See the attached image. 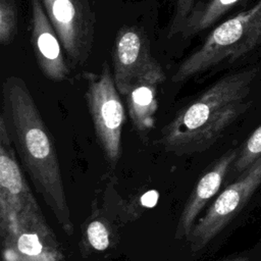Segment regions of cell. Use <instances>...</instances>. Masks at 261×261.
Instances as JSON below:
<instances>
[{
  "label": "cell",
  "instance_id": "16",
  "mask_svg": "<svg viewBox=\"0 0 261 261\" xmlns=\"http://www.w3.org/2000/svg\"><path fill=\"white\" fill-rule=\"evenodd\" d=\"M86 240L92 249L106 250L110 244V231L106 223L99 219L92 220L86 229Z\"/></svg>",
  "mask_w": 261,
  "mask_h": 261
},
{
  "label": "cell",
  "instance_id": "4",
  "mask_svg": "<svg viewBox=\"0 0 261 261\" xmlns=\"http://www.w3.org/2000/svg\"><path fill=\"white\" fill-rule=\"evenodd\" d=\"M86 99L95 133L107 161L115 166L121 147V133L125 119L124 108L107 62L100 73H88Z\"/></svg>",
  "mask_w": 261,
  "mask_h": 261
},
{
  "label": "cell",
  "instance_id": "14",
  "mask_svg": "<svg viewBox=\"0 0 261 261\" xmlns=\"http://www.w3.org/2000/svg\"><path fill=\"white\" fill-rule=\"evenodd\" d=\"M261 157V124L246 140L233 162V173L240 176Z\"/></svg>",
  "mask_w": 261,
  "mask_h": 261
},
{
  "label": "cell",
  "instance_id": "9",
  "mask_svg": "<svg viewBox=\"0 0 261 261\" xmlns=\"http://www.w3.org/2000/svg\"><path fill=\"white\" fill-rule=\"evenodd\" d=\"M113 79L121 95L139 79L165 73L161 64L152 56L148 37L134 27L120 29L112 47Z\"/></svg>",
  "mask_w": 261,
  "mask_h": 261
},
{
  "label": "cell",
  "instance_id": "6",
  "mask_svg": "<svg viewBox=\"0 0 261 261\" xmlns=\"http://www.w3.org/2000/svg\"><path fill=\"white\" fill-rule=\"evenodd\" d=\"M0 236L3 261H62L63 259L58 240L45 220L41 208L23 213Z\"/></svg>",
  "mask_w": 261,
  "mask_h": 261
},
{
  "label": "cell",
  "instance_id": "1",
  "mask_svg": "<svg viewBox=\"0 0 261 261\" xmlns=\"http://www.w3.org/2000/svg\"><path fill=\"white\" fill-rule=\"evenodd\" d=\"M2 93L8 129L24 169L60 227L71 234L73 223L57 151L34 98L17 76L4 81Z\"/></svg>",
  "mask_w": 261,
  "mask_h": 261
},
{
  "label": "cell",
  "instance_id": "12",
  "mask_svg": "<svg viewBox=\"0 0 261 261\" xmlns=\"http://www.w3.org/2000/svg\"><path fill=\"white\" fill-rule=\"evenodd\" d=\"M164 81L165 73L139 79L124 95L132 122L138 132L145 133L154 126L158 106L157 89Z\"/></svg>",
  "mask_w": 261,
  "mask_h": 261
},
{
  "label": "cell",
  "instance_id": "11",
  "mask_svg": "<svg viewBox=\"0 0 261 261\" xmlns=\"http://www.w3.org/2000/svg\"><path fill=\"white\" fill-rule=\"evenodd\" d=\"M237 156V150H228L199 178L179 215L174 233V238L176 240H181L190 236L197 217L205 208L207 203L219 191L222 181L228 170L232 167Z\"/></svg>",
  "mask_w": 261,
  "mask_h": 261
},
{
  "label": "cell",
  "instance_id": "13",
  "mask_svg": "<svg viewBox=\"0 0 261 261\" xmlns=\"http://www.w3.org/2000/svg\"><path fill=\"white\" fill-rule=\"evenodd\" d=\"M240 1L242 0H208L193 9L179 34L187 38L210 28Z\"/></svg>",
  "mask_w": 261,
  "mask_h": 261
},
{
  "label": "cell",
  "instance_id": "7",
  "mask_svg": "<svg viewBox=\"0 0 261 261\" xmlns=\"http://www.w3.org/2000/svg\"><path fill=\"white\" fill-rule=\"evenodd\" d=\"M16 160L4 113L0 117V233L25 212L39 209Z\"/></svg>",
  "mask_w": 261,
  "mask_h": 261
},
{
  "label": "cell",
  "instance_id": "15",
  "mask_svg": "<svg viewBox=\"0 0 261 261\" xmlns=\"http://www.w3.org/2000/svg\"><path fill=\"white\" fill-rule=\"evenodd\" d=\"M17 7L15 0H0V43L9 45L17 34Z\"/></svg>",
  "mask_w": 261,
  "mask_h": 261
},
{
  "label": "cell",
  "instance_id": "18",
  "mask_svg": "<svg viewBox=\"0 0 261 261\" xmlns=\"http://www.w3.org/2000/svg\"><path fill=\"white\" fill-rule=\"evenodd\" d=\"M223 261H249V258H248V257H245V256H238V257L225 259V260H223Z\"/></svg>",
  "mask_w": 261,
  "mask_h": 261
},
{
  "label": "cell",
  "instance_id": "17",
  "mask_svg": "<svg viewBox=\"0 0 261 261\" xmlns=\"http://www.w3.org/2000/svg\"><path fill=\"white\" fill-rule=\"evenodd\" d=\"M195 0H176L173 19L170 24L169 37L179 34L186 20L194 9Z\"/></svg>",
  "mask_w": 261,
  "mask_h": 261
},
{
  "label": "cell",
  "instance_id": "2",
  "mask_svg": "<svg viewBox=\"0 0 261 261\" xmlns=\"http://www.w3.org/2000/svg\"><path fill=\"white\" fill-rule=\"evenodd\" d=\"M259 73L258 66L230 72L180 109L162 129L165 150L182 156L209 149L250 107L247 97Z\"/></svg>",
  "mask_w": 261,
  "mask_h": 261
},
{
  "label": "cell",
  "instance_id": "10",
  "mask_svg": "<svg viewBox=\"0 0 261 261\" xmlns=\"http://www.w3.org/2000/svg\"><path fill=\"white\" fill-rule=\"evenodd\" d=\"M31 41L43 74L54 82L65 80L69 73L61 41L46 14L42 0H31Z\"/></svg>",
  "mask_w": 261,
  "mask_h": 261
},
{
  "label": "cell",
  "instance_id": "5",
  "mask_svg": "<svg viewBox=\"0 0 261 261\" xmlns=\"http://www.w3.org/2000/svg\"><path fill=\"white\" fill-rule=\"evenodd\" d=\"M260 186L261 157L227 186L195 223L187 238L191 250L199 252L204 249L241 211Z\"/></svg>",
  "mask_w": 261,
  "mask_h": 261
},
{
  "label": "cell",
  "instance_id": "8",
  "mask_svg": "<svg viewBox=\"0 0 261 261\" xmlns=\"http://www.w3.org/2000/svg\"><path fill=\"white\" fill-rule=\"evenodd\" d=\"M44 9L72 64H83L91 52L94 22L84 0H42Z\"/></svg>",
  "mask_w": 261,
  "mask_h": 261
},
{
  "label": "cell",
  "instance_id": "3",
  "mask_svg": "<svg viewBox=\"0 0 261 261\" xmlns=\"http://www.w3.org/2000/svg\"><path fill=\"white\" fill-rule=\"evenodd\" d=\"M261 42V0L217 25L177 67L173 83H182L223 61H234Z\"/></svg>",
  "mask_w": 261,
  "mask_h": 261
}]
</instances>
